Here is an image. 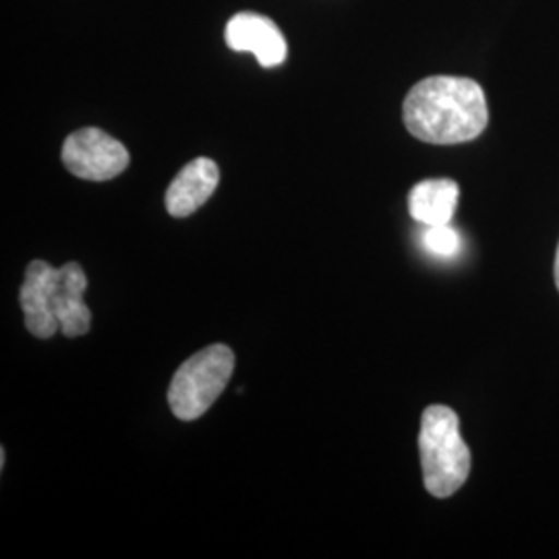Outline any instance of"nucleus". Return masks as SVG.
<instances>
[{"label": "nucleus", "instance_id": "f257e3e1", "mask_svg": "<svg viewBox=\"0 0 559 559\" xmlns=\"http://www.w3.org/2000/svg\"><path fill=\"white\" fill-rule=\"evenodd\" d=\"M402 117L413 138L454 145L479 138L489 122V108L477 81L438 75L419 81L408 92Z\"/></svg>", "mask_w": 559, "mask_h": 559}, {"label": "nucleus", "instance_id": "f03ea898", "mask_svg": "<svg viewBox=\"0 0 559 559\" xmlns=\"http://www.w3.org/2000/svg\"><path fill=\"white\" fill-rule=\"evenodd\" d=\"M420 466L431 496L450 498L471 473V450L460 436L459 415L443 404L425 408L420 417Z\"/></svg>", "mask_w": 559, "mask_h": 559}, {"label": "nucleus", "instance_id": "7ed1b4c3", "mask_svg": "<svg viewBox=\"0 0 559 559\" xmlns=\"http://www.w3.org/2000/svg\"><path fill=\"white\" fill-rule=\"evenodd\" d=\"M235 371V353L214 344L185 360L170 381L168 406L180 420L200 419L221 399Z\"/></svg>", "mask_w": 559, "mask_h": 559}, {"label": "nucleus", "instance_id": "20e7f679", "mask_svg": "<svg viewBox=\"0 0 559 559\" xmlns=\"http://www.w3.org/2000/svg\"><path fill=\"white\" fill-rule=\"evenodd\" d=\"M67 170L85 180H110L129 166V152L120 141L96 127L71 133L62 145Z\"/></svg>", "mask_w": 559, "mask_h": 559}, {"label": "nucleus", "instance_id": "39448f33", "mask_svg": "<svg viewBox=\"0 0 559 559\" xmlns=\"http://www.w3.org/2000/svg\"><path fill=\"white\" fill-rule=\"evenodd\" d=\"M226 44L235 52H251L261 67H278L288 57V44L278 25L258 13H237L226 25Z\"/></svg>", "mask_w": 559, "mask_h": 559}, {"label": "nucleus", "instance_id": "423d86ee", "mask_svg": "<svg viewBox=\"0 0 559 559\" xmlns=\"http://www.w3.org/2000/svg\"><path fill=\"white\" fill-rule=\"evenodd\" d=\"M55 274L57 267L41 260L32 261L25 270L20 302L25 316V325L36 338H52L60 330L59 320L52 311Z\"/></svg>", "mask_w": 559, "mask_h": 559}, {"label": "nucleus", "instance_id": "0eeeda50", "mask_svg": "<svg viewBox=\"0 0 559 559\" xmlns=\"http://www.w3.org/2000/svg\"><path fill=\"white\" fill-rule=\"evenodd\" d=\"M87 278L80 263H67L57 270L52 280V311L67 338L83 336L92 328V311L83 302Z\"/></svg>", "mask_w": 559, "mask_h": 559}, {"label": "nucleus", "instance_id": "6e6552de", "mask_svg": "<svg viewBox=\"0 0 559 559\" xmlns=\"http://www.w3.org/2000/svg\"><path fill=\"white\" fill-rule=\"evenodd\" d=\"M221 180L218 164L210 158L189 162L166 191V210L175 218H187L212 198Z\"/></svg>", "mask_w": 559, "mask_h": 559}, {"label": "nucleus", "instance_id": "1a4fd4ad", "mask_svg": "<svg viewBox=\"0 0 559 559\" xmlns=\"http://www.w3.org/2000/svg\"><path fill=\"white\" fill-rule=\"evenodd\" d=\"M459 182L431 179L417 182L408 195V212L413 221L425 226L450 224L459 207Z\"/></svg>", "mask_w": 559, "mask_h": 559}, {"label": "nucleus", "instance_id": "9d476101", "mask_svg": "<svg viewBox=\"0 0 559 559\" xmlns=\"http://www.w3.org/2000/svg\"><path fill=\"white\" fill-rule=\"evenodd\" d=\"M459 230H454L450 224H438V226H427L423 233V247L427 253L436 258H454L460 251Z\"/></svg>", "mask_w": 559, "mask_h": 559}, {"label": "nucleus", "instance_id": "9b49d317", "mask_svg": "<svg viewBox=\"0 0 559 559\" xmlns=\"http://www.w3.org/2000/svg\"><path fill=\"white\" fill-rule=\"evenodd\" d=\"M554 274H556V286H558L559 290V245L558 251H556V270H554Z\"/></svg>", "mask_w": 559, "mask_h": 559}]
</instances>
